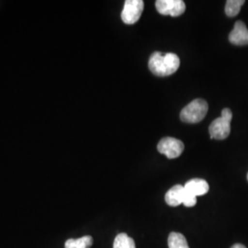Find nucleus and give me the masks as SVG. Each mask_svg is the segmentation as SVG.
Masks as SVG:
<instances>
[{
    "mask_svg": "<svg viewBox=\"0 0 248 248\" xmlns=\"http://www.w3.org/2000/svg\"><path fill=\"white\" fill-rule=\"evenodd\" d=\"M245 4V0H228L225 5V13L228 17L233 18L239 14L240 9Z\"/></svg>",
    "mask_w": 248,
    "mask_h": 248,
    "instance_id": "obj_12",
    "label": "nucleus"
},
{
    "mask_svg": "<svg viewBox=\"0 0 248 248\" xmlns=\"http://www.w3.org/2000/svg\"><path fill=\"white\" fill-rule=\"evenodd\" d=\"M196 203H197V197L190 194V193H188L186 190V195H185V198H184L183 204L186 207H193V206H195Z\"/></svg>",
    "mask_w": 248,
    "mask_h": 248,
    "instance_id": "obj_14",
    "label": "nucleus"
},
{
    "mask_svg": "<svg viewBox=\"0 0 248 248\" xmlns=\"http://www.w3.org/2000/svg\"><path fill=\"white\" fill-rule=\"evenodd\" d=\"M209 107L207 101L202 98H197L186 105L180 112V119L187 124H197L207 115Z\"/></svg>",
    "mask_w": 248,
    "mask_h": 248,
    "instance_id": "obj_2",
    "label": "nucleus"
},
{
    "mask_svg": "<svg viewBox=\"0 0 248 248\" xmlns=\"http://www.w3.org/2000/svg\"><path fill=\"white\" fill-rule=\"evenodd\" d=\"M185 189L188 193L193 196H202L208 193L209 191V184L206 180L201 178H194L187 181L185 184Z\"/></svg>",
    "mask_w": 248,
    "mask_h": 248,
    "instance_id": "obj_9",
    "label": "nucleus"
},
{
    "mask_svg": "<svg viewBox=\"0 0 248 248\" xmlns=\"http://www.w3.org/2000/svg\"><path fill=\"white\" fill-rule=\"evenodd\" d=\"M232 119V110L228 108H223L222 116L214 120L209 127L211 139L223 140L226 139L231 133V121Z\"/></svg>",
    "mask_w": 248,
    "mask_h": 248,
    "instance_id": "obj_3",
    "label": "nucleus"
},
{
    "mask_svg": "<svg viewBox=\"0 0 248 248\" xmlns=\"http://www.w3.org/2000/svg\"><path fill=\"white\" fill-rule=\"evenodd\" d=\"M180 60L177 54L155 52L150 56L148 66L151 72L156 77H169L177 71Z\"/></svg>",
    "mask_w": 248,
    "mask_h": 248,
    "instance_id": "obj_1",
    "label": "nucleus"
},
{
    "mask_svg": "<svg viewBox=\"0 0 248 248\" xmlns=\"http://www.w3.org/2000/svg\"><path fill=\"white\" fill-rule=\"evenodd\" d=\"M231 248H247L245 246L241 245V244H236V245H233Z\"/></svg>",
    "mask_w": 248,
    "mask_h": 248,
    "instance_id": "obj_15",
    "label": "nucleus"
},
{
    "mask_svg": "<svg viewBox=\"0 0 248 248\" xmlns=\"http://www.w3.org/2000/svg\"><path fill=\"white\" fill-rule=\"evenodd\" d=\"M229 41L231 44L237 46L248 45V30L243 21L235 22L233 30L229 34Z\"/></svg>",
    "mask_w": 248,
    "mask_h": 248,
    "instance_id": "obj_7",
    "label": "nucleus"
},
{
    "mask_svg": "<svg viewBox=\"0 0 248 248\" xmlns=\"http://www.w3.org/2000/svg\"></svg>",
    "mask_w": 248,
    "mask_h": 248,
    "instance_id": "obj_16",
    "label": "nucleus"
},
{
    "mask_svg": "<svg viewBox=\"0 0 248 248\" xmlns=\"http://www.w3.org/2000/svg\"><path fill=\"white\" fill-rule=\"evenodd\" d=\"M113 248H135V243L133 238L128 236L126 233H119L116 236Z\"/></svg>",
    "mask_w": 248,
    "mask_h": 248,
    "instance_id": "obj_13",
    "label": "nucleus"
},
{
    "mask_svg": "<svg viewBox=\"0 0 248 248\" xmlns=\"http://www.w3.org/2000/svg\"><path fill=\"white\" fill-rule=\"evenodd\" d=\"M185 195H186V189L184 186L176 185V186L171 187L167 192L165 200H166V202L169 204V206L177 207L180 204H183Z\"/></svg>",
    "mask_w": 248,
    "mask_h": 248,
    "instance_id": "obj_8",
    "label": "nucleus"
},
{
    "mask_svg": "<svg viewBox=\"0 0 248 248\" xmlns=\"http://www.w3.org/2000/svg\"><path fill=\"white\" fill-rule=\"evenodd\" d=\"M155 8L162 15L178 17L186 10V4L182 0H157Z\"/></svg>",
    "mask_w": 248,
    "mask_h": 248,
    "instance_id": "obj_6",
    "label": "nucleus"
},
{
    "mask_svg": "<svg viewBox=\"0 0 248 248\" xmlns=\"http://www.w3.org/2000/svg\"><path fill=\"white\" fill-rule=\"evenodd\" d=\"M157 150L169 159L177 158L184 151V143L173 137H165L157 144Z\"/></svg>",
    "mask_w": 248,
    "mask_h": 248,
    "instance_id": "obj_5",
    "label": "nucleus"
},
{
    "mask_svg": "<svg viewBox=\"0 0 248 248\" xmlns=\"http://www.w3.org/2000/svg\"><path fill=\"white\" fill-rule=\"evenodd\" d=\"M144 8L142 0H126L122 12V19L125 24L133 25L142 15Z\"/></svg>",
    "mask_w": 248,
    "mask_h": 248,
    "instance_id": "obj_4",
    "label": "nucleus"
},
{
    "mask_svg": "<svg viewBox=\"0 0 248 248\" xmlns=\"http://www.w3.org/2000/svg\"><path fill=\"white\" fill-rule=\"evenodd\" d=\"M93 244V238L90 235L83 236L78 239H68L65 244V248H90Z\"/></svg>",
    "mask_w": 248,
    "mask_h": 248,
    "instance_id": "obj_10",
    "label": "nucleus"
},
{
    "mask_svg": "<svg viewBox=\"0 0 248 248\" xmlns=\"http://www.w3.org/2000/svg\"><path fill=\"white\" fill-rule=\"evenodd\" d=\"M169 248H189L185 236L179 232H171L169 236Z\"/></svg>",
    "mask_w": 248,
    "mask_h": 248,
    "instance_id": "obj_11",
    "label": "nucleus"
}]
</instances>
